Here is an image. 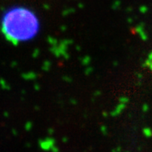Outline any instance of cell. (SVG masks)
<instances>
[{"label": "cell", "instance_id": "6da1fadb", "mask_svg": "<svg viewBox=\"0 0 152 152\" xmlns=\"http://www.w3.org/2000/svg\"><path fill=\"white\" fill-rule=\"evenodd\" d=\"M36 20L29 11L17 9L10 12L4 20V33L14 40H26L36 31Z\"/></svg>", "mask_w": 152, "mask_h": 152}]
</instances>
